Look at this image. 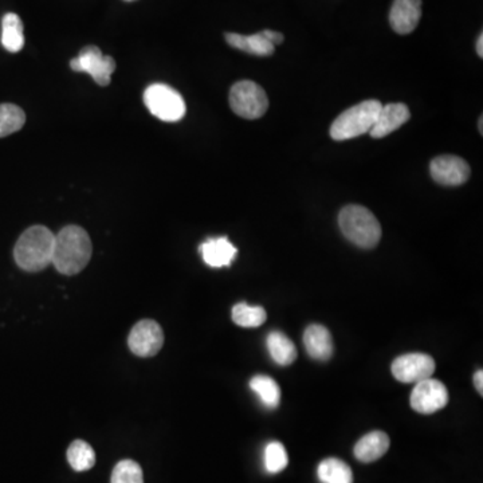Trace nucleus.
<instances>
[{
  "mask_svg": "<svg viewBox=\"0 0 483 483\" xmlns=\"http://www.w3.org/2000/svg\"><path fill=\"white\" fill-rule=\"evenodd\" d=\"M93 247L89 234L79 226H66L55 235L52 263L65 276L81 273L92 258Z\"/></svg>",
  "mask_w": 483,
  "mask_h": 483,
  "instance_id": "1",
  "label": "nucleus"
},
{
  "mask_svg": "<svg viewBox=\"0 0 483 483\" xmlns=\"http://www.w3.org/2000/svg\"><path fill=\"white\" fill-rule=\"evenodd\" d=\"M54 242L55 235L47 227H30L15 245V262L29 273L44 271L52 263Z\"/></svg>",
  "mask_w": 483,
  "mask_h": 483,
  "instance_id": "2",
  "label": "nucleus"
},
{
  "mask_svg": "<svg viewBox=\"0 0 483 483\" xmlns=\"http://www.w3.org/2000/svg\"><path fill=\"white\" fill-rule=\"evenodd\" d=\"M338 224L346 239L362 249H373L381 239L378 218L362 205L349 204L341 210Z\"/></svg>",
  "mask_w": 483,
  "mask_h": 483,
  "instance_id": "3",
  "label": "nucleus"
},
{
  "mask_svg": "<svg viewBox=\"0 0 483 483\" xmlns=\"http://www.w3.org/2000/svg\"><path fill=\"white\" fill-rule=\"evenodd\" d=\"M381 108L383 105L380 101L368 100L346 109L333 122L330 137L336 141H344L370 133Z\"/></svg>",
  "mask_w": 483,
  "mask_h": 483,
  "instance_id": "4",
  "label": "nucleus"
},
{
  "mask_svg": "<svg viewBox=\"0 0 483 483\" xmlns=\"http://www.w3.org/2000/svg\"><path fill=\"white\" fill-rule=\"evenodd\" d=\"M144 103L148 111L162 121H180L186 116L187 106L180 93L165 84L146 87Z\"/></svg>",
  "mask_w": 483,
  "mask_h": 483,
  "instance_id": "5",
  "label": "nucleus"
},
{
  "mask_svg": "<svg viewBox=\"0 0 483 483\" xmlns=\"http://www.w3.org/2000/svg\"><path fill=\"white\" fill-rule=\"evenodd\" d=\"M229 106L242 119L257 120L268 112L269 98L255 82L239 81L229 90Z\"/></svg>",
  "mask_w": 483,
  "mask_h": 483,
  "instance_id": "6",
  "label": "nucleus"
},
{
  "mask_svg": "<svg viewBox=\"0 0 483 483\" xmlns=\"http://www.w3.org/2000/svg\"><path fill=\"white\" fill-rule=\"evenodd\" d=\"M71 68L77 73L89 74L100 87H108L116 71V61L104 55L97 46H87L79 52V57L71 61Z\"/></svg>",
  "mask_w": 483,
  "mask_h": 483,
  "instance_id": "7",
  "label": "nucleus"
},
{
  "mask_svg": "<svg viewBox=\"0 0 483 483\" xmlns=\"http://www.w3.org/2000/svg\"><path fill=\"white\" fill-rule=\"evenodd\" d=\"M164 344L162 327L154 320H143L130 330L128 346L130 351L140 357H152L159 354Z\"/></svg>",
  "mask_w": 483,
  "mask_h": 483,
  "instance_id": "8",
  "label": "nucleus"
},
{
  "mask_svg": "<svg viewBox=\"0 0 483 483\" xmlns=\"http://www.w3.org/2000/svg\"><path fill=\"white\" fill-rule=\"evenodd\" d=\"M448 391L445 384L429 378L419 381L411 394V407L419 413L429 415L447 405Z\"/></svg>",
  "mask_w": 483,
  "mask_h": 483,
  "instance_id": "9",
  "label": "nucleus"
},
{
  "mask_svg": "<svg viewBox=\"0 0 483 483\" xmlns=\"http://www.w3.org/2000/svg\"><path fill=\"white\" fill-rule=\"evenodd\" d=\"M391 371L402 383H419L434 375L435 362L426 354H403L392 362Z\"/></svg>",
  "mask_w": 483,
  "mask_h": 483,
  "instance_id": "10",
  "label": "nucleus"
},
{
  "mask_svg": "<svg viewBox=\"0 0 483 483\" xmlns=\"http://www.w3.org/2000/svg\"><path fill=\"white\" fill-rule=\"evenodd\" d=\"M429 172L437 184L447 187L462 186L469 180L470 165L462 157L445 154L432 160Z\"/></svg>",
  "mask_w": 483,
  "mask_h": 483,
  "instance_id": "11",
  "label": "nucleus"
},
{
  "mask_svg": "<svg viewBox=\"0 0 483 483\" xmlns=\"http://www.w3.org/2000/svg\"><path fill=\"white\" fill-rule=\"evenodd\" d=\"M421 17V0H395L389 12V23L400 36H407L418 28Z\"/></svg>",
  "mask_w": 483,
  "mask_h": 483,
  "instance_id": "12",
  "label": "nucleus"
},
{
  "mask_svg": "<svg viewBox=\"0 0 483 483\" xmlns=\"http://www.w3.org/2000/svg\"><path fill=\"white\" fill-rule=\"evenodd\" d=\"M410 117V109L404 104H388L383 106L372 129L370 130L371 137L383 138L391 135L392 132L403 127Z\"/></svg>",
  "mask_w": 483,
  "mask_h": 483,
  "instance_id": "13",
  "label": "nucleus"
},
{
  "mask_svg": "<svg viewBox=\"0 0 483 483\" xmlns=\"http://www.w3.org/2000/svg\"><path fill=\"white\" fill-rule=\"evenodd\" d=\"M203 260L211 268H226L234 262L237 247L226 237H211L200 246Z\"/></svg>",
  "mask_w": 483,
  "mask_h": 483,
  "instance_id": "14",
  "label": "nucleus"
},
{
  "mask_svg": "<svg viewBox=\"0 0 483 483\" xmlns=\"http://www.w3.org/2000/svg\"><path fill=\"white\" fill-rule=\"evenodd\" d=\"M304 346L309 356L320 362H327L333 354L332 335L322 325L313 324L304 333Z\"/></svg>",
  "mask_w": 483,
  "mask_h": 483,
  "instance_id": "15",
  "label": "nucleus"
},
{
  "mask_svg": "<svg viewBox=\"0 0 483 483\" xmlns=\"http://www.w3.org/2000/svg\"><path fill=\"white\" fill-rule=\"evenodd\" d=\"M389 437L386 432L372 431L362 437L354 446V456L362 463H371L386 455Z\"/></svg>",
  "mask_w": 483,
  "mask_h": 483,
  "instance_id": "16",
  "label": "nucleus"
},
{
  "mask_svg": "<svg viewBox=\"0 0 483 483\" xmlns=\"http://www.w3.org/2000/svg\"><path fill=\"white\" fill-rule=\"evenodd\" d=\"M226 41L229 46L234 49L242 50L249 54L258 55V57H269L274 54V46L269 42L262 33L254 34V36H240V34L227 33Z\"/></svg>",
  "mask_w": 483,
  "mask_h": 483,
  "instance_id": "17",
  "label": "nucleus"
},
{
  "mask_svg": "<svg viewBox=\"0 0 483 483\" xmlns=\"http://www.w3.org/2000/svg\"><path fill=\"white\" fill-rule=\"evenodd\" d=\"M2 45L10 53H18L25 46L23 23L14 12H9L2 20Z\"/></svg>",
  "mask_w": 483,
  "mask_h": 483,
  "instance_id": "18",
  "label": "nucleus"
},
{
  "mask_svg": "<svg viewBox=\"0 0 483 483\" xmlns=\"http://www.w3.org/2000/svg\"><path fill=\"white\" fill-rule=\"evenodd\" d=\"M269 354L279 365H290L297 359V348L293 341L282 332H271L268 336Z\"/></svg>",
  "mask_w": 483,
  "mask_h": 483,
  "instance_id": "19",
  "label": "nucleus"
},
{
  "mask_svg": "<svg viewBox=\"0 0 483 483\" xmlns=\"http://www.w3.org/2000/svg\"><path fill=\"white\" fill-rule=\"evenodd\" d=\"M317 477L321 483H354L351 467L337 458H328L319 464Z\"/></svg>",
  "mask_w": 483,
  "mask_h": 483,
  "instance_id": "20",
  "label": "nucleus"
},
{
  "mask_svg": "<svg viewBox=\"0 0 483 483\" xmlns=\"http://www.w3.org/2000/svg\"><path fill=\"white\" fill-rule=\"evenodd\" d=\"M250 388L260 396L261 402L269 408H277L281 402V388L271 376L258 375L250 381Z\"/></svg>",
  "mask_w": 483,
  "mask_h": 483,
  "instance_id": "21",
  "label": "nucleus"
},
{
  "mask_svg": "<svg viewBox=\"0 0 483 483\" xmlns=\"http://www.w3.org/2000/svg\"><path fill=\"white\" fill-rule=\"evenodd\" d=\"M26 122V114L14 104L0 105V138L12 135L22 129Z\"/></svg>",
  "mask_w": 483,
  "mask_h": 483,
  "instance_id": "22",
  "label": "nucleus"
},
{
  "mask_svg": "<svg viewBox=\"0 0 483 483\" xmlns=\"http://www.w3.org/2000/svg\"><path fill=\"white\" fill-rule=\"evenodd\" d=\"M68 461L76 471H87L95 466V450L84 440H74L68 450Z\"/></svg>",
  "mask_w": 483,
  "mask_h": 483,
  "instance_id": "23",
  "label": "nucleus"
},
{
  "mask_svg": "<svg viewBox=\"0 0 483 483\" xmlns=\"http://www.w3.org/2000/svg\"><path fill=\"white\" fill-rule=\"evenodd\" d=\"M266 319H268L266 311L261 306H249L247 304L240 303L232 309V320L242 328L261 327Z\"/></svg>",
  "mask_w": 483,
  "mask_h": 483,
  "instance_id": "24",
  "label": "nucleus"
},
{
  "mask_svg": "<svg viewBox=\"0 0 483 483\" xmlns=\"http://www.w3.org/2000/svg\"><path fill=\"white\" fill-rule=\"evenodd\" d=\"M289 463L287 448L282 443L271 442L265 448V469L271 474H279Z\"/></svg>",
  "mask_w": 483,
  "mask_h": 483,
  "instance_id": "25",
  "label": "nucleus"
},
{
  "mask_svg": "<svg viewBox=\"0 0 483 483\" xmlns=\"http://www.w3.org/2000/svg\"><path fill=\"white\" fill-rule=\"evenodd\" d=\"M112 483H144L143 470L137 462L125 459L119 462L112 474Z\"/></svg>",
  "mask_w": 483,
  "mask_h": 483,
  "instance_id": "26",
  "label": "nucleus"
},
{
  "mask_svg": "<svg viewBox=\"0 0 483 483\" xmlns=\"http://www.w3.org/2000/svg\"><path fill=\"white\" fill-rule=\"evenodd\" d=\"M261 33H262V36L265 37V38L268 39L269 42H271L274 46H276V45H281L285 39L284 36H282L281 33H277V31L263 30L261 31Z\"/></svg>",
  "mask_w": 483,
  "mask_h": 483,
  "instance_id": "27",
  "label": "nucleus"
},
{
  "mask_svg": "<svg viewBox=\"0 0 483 483\" xmlns=\"http://www.w3.org/2000/svg\"><path fill=\"white\" fill-rule=\"evenodd\" d=\"M483 372L482 370L478 371L474 376V384L477 391L479 392V395H483Z\"/></svg>",
  "mask_w": 483,
  "mask_h": 483,
  "instance_id": "28",
  "label": "nucleus"
},
{
  "mask_svg": "<svg viewBox=\"0 0 483 483\" xmlns=\"http://www.w3.org/2000/svg\"><path fill=\"white\" fill-rule=\"evenodd\" d=\"M477 53L480 58L483 57V36L480 34L479 38L477 41Z\"/></svg>",
  "mask_w": 483,
  "mask_h": 483,
  "instance_id": "29",
  "label": "nucleus"
},
{
  "mask_svg": "<svg viewBox=\"0 0 483 483\" xmlns=\"http://www.w3.org/2000/svg\"><path fill=\"white\" fill-rule=\"evenodd\" d=\"M482 122H483V119H482V117H480V119H479V132H480V135H482V133H483V129H482L483 124H482Z\"/></svg>",
  "mask_w": 483,
  "mask_h": 483,
  "instance_id": "30",
  "label": "nucleus"
},
{
  "mask_svg": "<svg viewBox=\"0 0 483 483\" xmlns=\"http://www.w3.org/2000/svg\"><path fill=\"white\" fill-rule=\"evenodd\" d=\"M125 2H135V0H125Z\"/></svg>",
  "mask_w": 483,
  "mask_h": 483,
  "instance_id": "31",
  "label": "nucleus"
}]
</instances>
